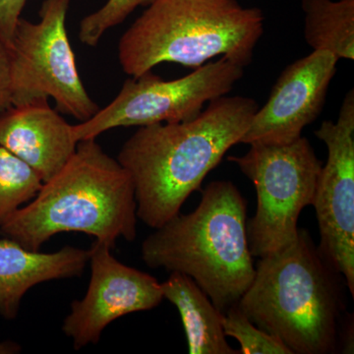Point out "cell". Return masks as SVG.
I'll use <instances>...</instances> for the list:
<instances>
[{
    "instance_id": "6da1fadb",
    "label": "cell",
    "mask_w": 354,
    "mask_h": 354,
    "mask_svg": "<svg viewBox=\"0 0 354 354\" xmlns=\"http://www.w3.org/2000/svg\"><path fill=\"white\" fill-rule=\"evenodd\" d=\"M258 109L251 97L223 95L192 120L140 127L116 158L131 176L139 220L155 230L180 213L209 172L241 143Z\"/></svg>"
},
{
    "instance_id": "7a4b0ae2",
    "label": "cell",
    "mask_w": 354,
    "mask_h": 354,
    "mask_svg": "<svg viewBox=\"0 0 354 354\" xmlns=\"http://www.w3.org/2000/svg\"><path fill=\"white\" fill-rule=\"evenodd\" d=\"M346 279L306 230L278 252L260 258L237 306L292 354L337 353L346 312Z\"/></svg>"
},
{
    "instance_id": "3957f363",
    "label": "cell",
    "mask_w": 354,
    "mask_h": 354,
    "mask_svg": "<svg viewBox=\"0 0 354 354\" xmlns=\"http://www.w3.org/2000/svg\"><path fill=\"white\" fill-rule=\"evenodd\" d=\"M137 220L131 176L88 139L78 142L68 162L4 221L0 234L32 251L62 232L92 235L114 248L118 239H136Z\"/></svg>"
},
{
    "instance_id": "277c9868",
    "label": "cell",
    "mask_w": 354,
    "mask_h": 354,
    "mask_svg": "<svg viewBox=\"0 0 354 354\" xmlns=\"http://www.w3.org/2000/svg\"><path fill=\"white\" fill-rule=\"evenodd\" d=\"M246 212V200L232 181H213L194 211L177 214L147 237L142 259L152 269L189 277L225 313L255 276Z\"/></svg>"
},
{
    "instance_id": "5b68a950",
    "label": "cell",
    "mask_w": 354,
    "mask_h": 354,
    "mask_svg": "<svg viewBox=\"0 0 354 354\" xmlns=\"http://www.w3.org/2000/svg\"><path fill=\"white\" fill-rule=\"evenodd\" d=\"M264 22L260 8L237 0H155L121 37L118 59L131 77L164 62L198 68L220 55L245 67Z\"/></svg>"
},
{
    "instance_id": "8992f818",
    "label": "cell",
    "mask_w": 354,
    "mask_h": 354,
    "mask_svg": "<svg viewBox=\"0 0 354 354\" xmlns=\"http://www.w3.org/2000/svg\"><path fill=\"white\" fill-rule=\"evenodd\" d=\"M241 157H228L252 181L257 194L255 215L247 221L253 257H266L295 241L298 218L313 205L323 162L308 139L285 145L251 144Z\"/></svg>"
},
{
    "instance_id": "52a82bcc",
    "label": "cell",
    "mask_w": 354,
    "mask_h": 354,
    "mask_svg": "<svg viewBox=\"0 0 354 354\" xmlns=\"http://www.w3.org/2000/svg\"><path fill=\"white\" fill-rule=\"evenodd\" d=\"M70 0H44L37 23L20 18L10 46L12 106L53 97L58 111L88 120L100 106L77 70L66 30Z\"/></svg>"
},
{
    "instance_id": "ba28073f",
    "label": "cell",
    "mask_w": 354,
    "mask_h": 354,
    "mask_svg": "<svg viewBox=\"0 0 354 354\" xmlns=\"http://www.w3.org/2000/svg\"><path fill=\"white\" fill-rule=\"evenodd\" d=\"M243 74L242 65L221 57L176 80L165 81L152 70L131 77L108 106L73 125L74 137L79 142L97 139L113 128L192 120L205 104L230 94Z\"/></svg>"
},
{
    "instance_id": "9c48e42d",
    "label": "cell",
    "mask_w": 354,
    "mask_h": 354,
    "mask_svg": "<svg viewBox=\"0 0 354 354\" xmlns=\"http://www.w3.org/2000/svg\"><path fill=\"white\" fill-rule=\"evenodd\" d=\"M328 150L317 180L313 205L319 248L344 279L354 297V90L342 101L337 120L315 131Z\"/></svg>"
},
{
    "instance_id": "30bf717a",
    "label": "cell",
    "mask_w": 354,
    "mask_h": 354,
    "mask_svg": "<svg viewBox=\"0 0 354 354\" xmlns=\"http://www.w3.org/2000/svg\"><path fill=\"white\" fill-rule=\"evenodd\" d=\"M113 247L95 241L88 249L91 279L87 292L71 304L62 332L76 351L97 344L109 324L135 312L156 308L165 299L155 277L120 262Z\"/></svg>"
},
{
    "instance_id": "8fae6325",
    "label": "cell",
    "mask_w": 354,
    "mask_h": 354,
    "mask_svg": "<svg viewBox=\"0 0 354 354\" xmlns=\"http://www.w3.org/2000/svg\"><path fill=\"white\" fill-rule=\"evenodd\" d=\"M339 59L325 50H313L279 75L269 99L254 114L241 144L285 145L322 113Z\"/></svg>"
},
{
    "instance_id": "7c38bea8",
    "label": "cell",
    "mask_w": 354,
    "mask_h": 354,
    "mask_svg": "<svg viewBox=\"0 0 354 354\" xmlns=\"http://www.w3.org/2000/svg\"><path fill=\"white\" fill-rule=\"evenodd\" d=\"M77 144L73 125L50 108L48 100L11 106L0 114V146L31 167L43 183L68 162Z\"/></svg>"
},
{
    "instance_id": "4fadbf2b",
    "label": "cell",
    "mask_w": 354,
    "mask_h": 354,
    "mask_svg": "<svg viewBox=\"0 0 354 354\" xmlns=\"http://www.w3.org/2000/svg\"><path fill=\"white\" fill-rule=\"evenodd\" d=\"M88 256V250L73 246L41 253L8 237L0 239V315L14 320L26 293L39 283L80 277Z\"/></svg>"
},
{
    "instance_id": "5bb4252c",
    "label": "cell",
    "mask_w": 354,
    "mask_h": 354,
    "mask_svg": "<svg viewBox=\"0 0 354 354\" xmlns=\"http://www.w3.org/2000/svg\"><path fill=\"white\" fill-rule=\"evenodd\" d=\"M162 295L178 310L190 354H241L228 344L223 313L186 274L171 272L160 283Z\"/></svg>"
},
{
    "instance_id": "9a60e30c",
    "label": "cell",
    "mask_w": 354,
    "mask_h": 354,
    "mask_svg": "<svg viewBox=\"0 0 354 354\" xmlns=\"http://www.w3.org/2000/svg\"><path fill=\"white\" fill-rule=\"evenodd\" d=\"M302 9L310 48L354 59V0H302Z\"/></svg>"
},
{
    "instance_id": "2e32d148",
    "label": "cell",
    "mask_w": 354,
    "mask_h": 354,
    "mask_svg": "<svg viewBox=\"0 0 354 354\" xmlns=\"http://www.w3.org/2000/svg\"><path fill=\"white\" fill-rule=\"evenodd\" d=\"M43 183L31 167L0 146V227L36 197Z\"/></svg>"
},
{
    "instance_id": "e0dca14e",
    "label": "cell",
    "mask_w": 354,
    "mask_h": 354,
    "mask_svg": "<svg viewBox=\"0 0 354 354\" xmlns=\"http://www.w3.org/2000/svg\"><path fill=\"white\" fill-rule=\"evenodd\" d=\"M223 328L227 337L241 344V354H292L279 339L251 322L237 304L223 313Z\"/></svg>"
},
{
    "instance_id": "ac0fdd59",
    "label": "cell",
    "mask_w": 354,
    "mask_h": 354,
    "mask_svg": "<svg viewBox=\"0 0 354 354\" xmlns=\"http://www.w3.org/2000/svg\"><path fill=\"white\" fill-rule=\"evenodd\" d=\"M155 0H108L99 10L86 16L79 27V39L95 46L111 28L121 24L139 6H149Z\"/></svg>"
},
{
    "instance_id": "d6986e66",
    "label": "cell",
    "mask_w": 354,
    "mask_h": 354,
    "mask_svg": "<svg viewBox=\"0 0 354 354\" xmlns=\"http://www.w3.org/2000/svg\"><path fill=\"white\" fill-rule=\"evenodd\" d=\"M26 2L27 0H0V37L9 46Z\"/></svg>"
},
{
    "instance_id": "ffe728a7",
    "label": "cell",
    "mask_w": 354,
    "mask_h": 354,
    "mask_svg": "<svg viewBox=\"0 0 354 354\" xmlns=\"http://www.w3.org/2000/svg\"><path fill=\"white\" fill-rule=\"evenodd\" d=\"M12 106L9 46L0 37V114Z\"/></svg>"
}]
</instances>
